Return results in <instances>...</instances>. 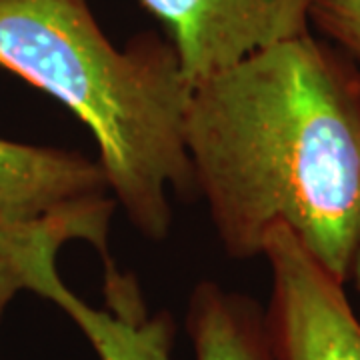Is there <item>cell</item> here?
<instances>
[{
    "instance_id": "cell-5",
    "label": "cell",
    "mask_w": 360,
    "mask_h": 360,
    "mask_svg": "<svg viewBox=\"0 0 360 360\" xmlns=\"http://www.w3.org/2000/svg\"><path fill=\"white\" fill-rule=\"evenodd\" d=\"M101 194L110 193L98 160L0 139V231Z\"/></svg>"
},
{
    "instance_id": "cell-6",
    "label": "cell",
    "mask_w": 360,
    "mask_h": 360,
    "mask_svg": "<svg viewBox=\"0 0 360 360\" xmlns=\"http://www.w3.org/2000/svg\"><path fill=\"white\" fill-rule=\"evenodd\" d=\"M115 206L110 194L90 196L60 206L42 219L0 231V319L14 296L28 290L40 260L58 255L70 240H86L110 264L108 226Z\"/></svg>"
},
{
    "instance_id": "cell-1",
    "label": "cell",
    "mask_w": 360,
    "mask_h": 360,
    "mask_svg": "<svg viewBox=\"0 0 360 360\" xmlns=\"http://www.w3.org/2000/svg\"><path fill=\"white\" fill-rule=\"evenodd\" d=\"M184 148L229 257H262L283 224L350 283L360 246V82L335 44L307 32L196 80Z\"/></svg>"
},
{
    "instance_id": "cell-4",
    "label": "cell",
    "mask_w": 360,
    "mask_h": 360,
    "mask_svg": "<svg viewBox=\"0 0 360 360\" xmlns=\"http://www.w3.org/2000/svg\"><path fill=\"white\" fill-rule=\"evenodd\" d=\"M167 30L191 82L310 32L314 0H139Z\"/></svg>"
},
{
    "instance_id": "cell-10",
    "label": "cell",
    "mask_w": 360,
    "mask_h": 360,
    "mask_svg": "<svg viewBox=\"0 0 360 360\" xmlns=\"http://www.w3.org/2000/svg\"><path fill=\"white\" fill-rule=\"evenodd\" d=\"M350 283H354V288L360 290V246L356 258H354V266H352V274H350Z\"/></svg>"
},
{
    "instance_id": "cell-8",
    "label": "cell",
    "mask_w": 360,
    "mask_h": 360,
    "mask_svg": "<svg viewBox=\"0 0 360 360\" xmlns=\"http://www.w3.org/2000/svg\"><path fill=\"white\" fill-rule=\"evenodd\" d=\"M54 304L77 322L101 360H172L174 322L170 314L98 310L68 286Z\"/></svg>"
},
{
    "instance_id": "cell-7",
    "label": "cell",
    "mask_w": 360,
    "mask_h": 360,
    "mask_svg": "<svg viewBox=\"0 0 360 360\" xmlns=\"http://www.w3.org/2000/svg\"><path fill=\"white\" fill-rule=\"evenodd\" d=\"M186 328L194 360H283L266 310L255 298L210 281L194 286Z\"/></svg>"
},
{
    "instance_id": "cell-9",
    "label": "cell",
    "mask_w": 360,
    "mask_h": 360,
    "mask_svg": "<svg viewBox=\"0 0 360 360\" xmlns=\"http://www.w3.org/2000/svg\"><path fill=\"white\" fill-rule=\"evenodd\" d=\"M310 25L347 56L360 82V0H314Z\"/></svg>"
},
{
    "instance_id": "cell-3",
    "label": "cell",
    "mask_w": 360,
    "mask_h": 360,
    "mask_svg": "<svg viewBox=\"0 0 360 360\" xmlns=\"http://www.w3.org/2000/svg\"><path fill=\"white\" fill-rule=\"evenodd\" d=\"M262 257L272 272L266 316L283 360H360V316L345 283L283 224L269 232Z\"/></svg>"
},
{
    "instance_id": "cell-2",
    "label": "cell",
    "mask_w": 360,
    "mask_h": 360,
    "mask_svg": "<svg viewBox=\"0 0 360 360\" xmlns=\"http://www.w3.org/2000/svg\"><path fill=\"white\" fill-rule=\"evenodd\" d=\"M0 66L77 116L130 224L167 238L170 194L194 191L184 148L193 82L172 42L144 32L116 49L89 0H0Z\"/></svg>"
}]
</instances>
